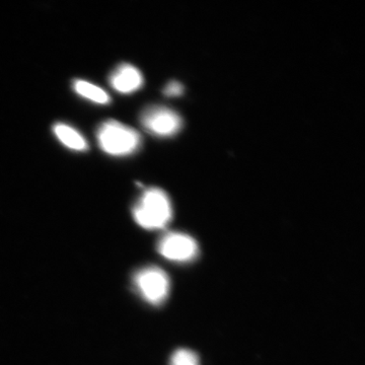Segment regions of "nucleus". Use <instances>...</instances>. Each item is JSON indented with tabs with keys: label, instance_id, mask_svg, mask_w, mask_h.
<instances>
[{
	"label": "nucleus",
	"instance_id": "obj_7",
	"mask_svg": "<svg viewBox=\"0 0 365 365\" xmlns=\"http://www.w3.org/2000/svg\"><path fill=\"white\" fill-rule=\"evenodd\" d=\"M53 133L55 134L60 143L69 150L76 151L88 150V141L71 125L56 123L53 126Z\"/></svg>",
	"mask_w": 365,
	"mask_h": 365
},
{
	"label": "nucleus",
	"instance_id": "obj_6",
	"mask_svg": "<svg viewBox=\"0 0 365 365\" xmlns=\"http://www.w3.org/2000/svg\"><path fill=\"white\" fill-rule=\"evenodd\" d=\"M110 85L118 93H132L143 86L144 79L141 72L131 64H120L112 72L109 78Z\"/></svg>",
	"mask_w": 365,
	"mask_h": 365
},
{
	"label": "nucleus",
	"instance_id": "obj_1",
	"mask_svg": "<svg viewBox=\"0 0 365 365\" xmlns=\"http://www.w3.org/2000/svg\"><path fill=\"white\" fill-rule=\"evenodd\" d=\"M135 222L146 230L165 227L172 220L169 196L158 188L146 190L132 209Z\"/></svg>",
	"mask_w": 365,
	"mask_h": 365
},
{
	"label": "nucleus",
	"instance_id": "obj_9",
	"mask_svg": "<svg viewBox=\"0 0 365 365\" xmlns=\"http://www.w3.org/2000/svg\"><path fill=\"white\" fill-rule=\"evenodd\" d=\"M170 365H200V364L195 353L188 349H180L172 355Z\"/></svg>",
	"mask_w": 365,
	"mask_h": 365
},
{
	"label": "nucleus",
	"instance_id": "obj_4",
	"mask_svg": "<svg viewBox=\"0 0 365 365\" xmlns=\"http://www.w3.org/2000/svg\"><path fill=\"white\" fill-rule=\"evenodd\" d=\"M140 121L146 130L160 137L175 135L181 130L182 124L178 113L163 106L146 108L141 114Z\"/></svg>",
	"mask_w": 365,
	"mask_h": 365
},
{
	"label": "nucleus",
	"instance_id": "obj_10",
	"mask_svg": "<svg viewBox=\"0 0 365 365\" xmlns=\"http://www.w3.org/2000/svg\"><path fill=\"white\" fill-rule=\"evenodd\" d=\"M182 91H184V88L178 81H170L163 88V93L168 97H178V96L182 95Z\"/></svg>",
	"mask_w": 365,
	"mask_h": 365
},
{
	"label": "nucleus",
	"instance_id": "obj_8",
	"mask_svg": "<svg viewBox=\"0 0 365 365\" xmlns=\"http://www.w3.org/2000/svg\"><path fill=\"white\" fill-rule=\"evenodd\" d=\"M73 90L81 97L96 103V104L107 105L109 104L111 98L108 95L107 91L101 88L100 86L83 81V79H76L73 81Z\"/></svg>",
	"mask_w": 365,
	"mask_h": 365
},
{
	"label": "nucleus",
	"instance_id": "obj_2",
	"mask_svg": "<svg viewBox=\"0 0 365 365\" xmlns=\"http://www.w3.org/2000/svg\"><path fill=\"white\" fill-rule=\"evenodd\" d=\"M97 140L104 153L114 157L132 155L141 144L140 134L135 129L115 120H108L98 126Z\"/></svg>",
	"mask_w": 365,
	"mask_h": 365
},
{
	"label": "nucleus",
	"instance_id": "obj_3",
	"mask_svg": "<svg viewBox=\"0 0 365 365\" xmlns=\"http://www.w3.org/2000/svg\"><path fill=\"white\" fill-rule=\"evenodd\" d=\"M133 283L137 292L146 302L160 304L170 294V279L162 269L146 267L134 275Z\"/></svg>",
	"mask_w": 365,
	"mask_h": 365
},
{
	"label": "nucleus",
	"instance_id": "obj_5",
	"mask_svg": "<svg viewBox=\"0 0 365 365\" xmlns=\"http://www.w3.org/2000/svg\"><path fill=\"white\" fill-rule=\"evenodd\" d=\"M160 254L170 261L187 262L193 260L198 254V246L193 237L180 232H170L158 242Z\"/></svg>",
	"mask_w": 365,
	"mask_h": 365
}]
</instances>
